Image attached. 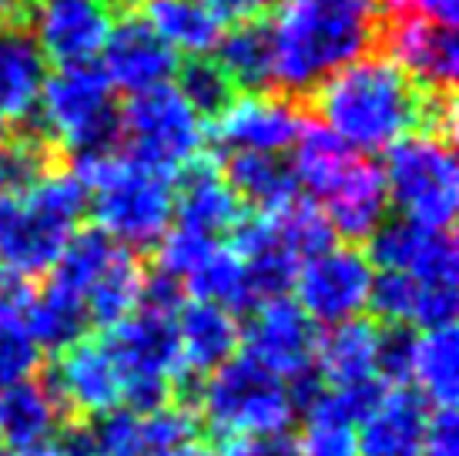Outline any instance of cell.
<instances>
[{
    "mask_svg": "<svg viewBox=\"0 0 459 456\" xmlns=\"http://www.w3.org/2000/svg\"><path fill=\"white\" fill-rule=\"evenodd\" d=\"M71 419L54 403L48 386L38 380L0 386V446H11L13 453L51 443L61 426Z\"/></svg>",
    "mask_w": 459,
    "mask_h": 456,
    "instance_id": "ffe728a7",
    "label": "cell"
},
{
    "mask_svg": "<svg viewBox=\"0 0 459 456\" xmlns=\"http://www.w3.org/2000/svg\"><path fill=\"white\" fill-rule=\"evenodd\" d=\"M202 7L218 24H245V21H258L268 0H202Z\"/></svg>",
    "mask_w": 459,
    "mask_h": 456,
    "instance_id": "b9f144b4",
    "label": "cell"
},
{
    "mask_svg": "<svg viewBox=\"0 0 459 456\" xmlns=\"http://www.w3.org/2000/svg\"><path fill=\"white\" fill-rule=\"evenodd\" d=\"M225 181L235 198L255 215H275L299 198L292 165L281 162L279 154H229Z\"/></svg>",
    "mask_w": 459,
    "mask_h": 456,
    "instance_id": "603a6c76",
    "label": "cell"
},
{
    "mask_svg": "<svg viewBox=\"0 0 459 456\" xmlns=\"http://www.w3.org/2000/svg\"><path fill=\"white\" fill-rule=\"evenodd\" d=\"M181 285H185V292H192V299H198V303L218 305L229 312H252L255 309V295H252L242 259L221 245H215L204 255Z\"/></svg>",
    "mask_w": 459,
    "mask_h": 456,
    "instance_id": "f546056e",
    "label": "cell"
},
{
    "mask_svg": "<svg viewBox=\"0 0 459 456\" xmlns=\"http://www.w3.org/2000/svg\"><path fill=\"white\" fill-rule=\"evenodd\" d=\"M13 208H17V202L0 198V241H4V235H7V225H11V218H13Z\"/></svg>",
    "mask_w": 459,
    "mask_h": 456,
    "instance_id": "f6af8a7d",
    "label": "cell"
},
{
    "mask_svg": "<svg viewBox=\"0 0 459 456\" xmlns=\"http://www.w3.org/2000/svg\"><path fill=\"white\" fill-rule=\"evenodd\" d=\"M416 332L412 326H383L376 336V380L385 386H406L412 380V359H416Z\"/></svg>",
    "mask_w": 459,
    "mask_h": 456,
    "instance_id": "8d00e7d4",
    "label": "cell"
},
{
    "mask_svg": "<svg viewBox=\"0 0 459 456\" xmlns=\"http://www.w3.org/2000/svg\"><path fill=\"white\" fill-rule=\"evenodd\" d=\"M215 249V241L198 235V232H188V228H168L161 241H158V272H165L171 279L185 282L192 276V268L202 262L204 255Z\"/></svg>",
    "mask_w": 459,
    "mask_h": 456,
    "instance_id": "74e56055",
    "label": "cell"
},
{
    "mask_svg": "<svg viewBox=\"0 0 459 456\" xmlns=\"http://www.w3.org/2000/svg\"><path fill=\"white\" fill-rule=\"evenodd\" d=\"M215 48V64L229 75L235 88L258 94L272 84V34H268V24H262V21L235 24L225 38H218Z\"/></svg>",
    "mask_w": 459,
    "mask_h": 456,
    "instance_id": "f1b7e54d",
    "label": "cell"
},
{
    "mask_svg": "<svg viewBox=\"0 0 459 456\" xmlns=\"http://www.w3.org/2000/svg\"><path fill=\"white\" fill-rule=\"evenodd\" d=\"M144 266L138 262V255L121 249L117 259L108 266L101 279L94 282V289L88 292L84 299V309H88V319L98 322L104 329L117 326L121 319H128L131 312H138L141 305V289H144Z\"/></svg>",
    "mask_w": 459,
    "mask_h": 456,
    "instance_id": "1f68e13d",
    "label": "cell"
},
{
    "mask_svg": "<svg viewBox=\"0 0 459 456\" xmlns=\"http://www.w3.org/2000/svg\"><path fill=\"white\" fill-rule=\"evenodd\" d=\"M44 386L67 419H98L121 403V373L108 353V346L94 339H81L57 355Z\"/></svg>",
    "mask_w": 459,
    "mask_h": 456,
    "instance_id": "7c38bea8",
    "label": "cell"
},
{
    "mask_svg": "<svg viewBox=\"0 0 459 456\" xmlns=\"http://www.w3.org/2000/svg\"><path fill=\"white\" fill-rule=\"evenodd\" d=\"M175 212H178L181 228L198 232L212 241L231 232L245 215L242 202L229 189L225 175L218 171L212 158H202V154L192 165L181 168V185L175 189Z\"/></svg>",
    "mask_w": 459,
    "mask_h": 456,
    "instance_id": "ac0fdd59",
    "label": "cell"
},
{
    "mask_svg": "<svg viewBox=\"0 0 459 456\" xmlns=\"http://www.w3.org/2000/svg\"><path fill=\"white\" fill-rule=\"evenodd\" d=\"M175 91L198 118H212V121L235 101V84L212 57H188L181 64Z\"/></svg>",
    "mask_w": 459,
    "mask_h": 456,
    "instance_id": "e575fe53",
    "label": "cell"
},
{
    "mask_svg": "<svg viewBox=\"0 0 459 456\" xmlns=\"http://www.w3.org/2000/svg\"><path fill=\"white\" fill-rule=\"evenodd\" d=\"M27 24H34L30 38L48 61L74 67L101 54L115 17L101 0H44L27 13Z\"/></svg>",
    "mask_w": 459,
    "mask_h": 456,
    "instance_id": "4fadbf2b",
    "label": "cell"
},
{
    "mask_svg": "<svg viewBox=\"0 0 459 456\" xmlns=\"http://www.w3.org/2000/svg\"><path fill=\"white\" fill-rule=\"evenodd\" d=\"M24 322L30 336H34V342H38V349H51L57 355L84 339V332L91 326L84 303L67 295V292L54 289V285L30 289Z\"/></svg>",
    "mask_w": 459,
    "mask_h": 456,
    "instance_id": "d4e9b609",
    "label": "cell"
},
{
    "mask_svg": "<svg viewBox=\"0 0 459 456\" xmlns=\"http://www.w3.org/2000/svg\"><path fill=\"white\" fill-rule=\"evenodd\" d=\"M71 175L88 189L98 228L121 249H152L161 241L175 218L171 175L134 162L131 154L74 158Z\"/></svg>",
    "mask_w": 459,
    "mask_h": 456,
    "instance_id": "7a4b0ae2",
    "label": "cell"
},
{
    "mask_svg": "<svg viewBox=\"0 0 459 456\" xmlns=\"http://www.w3.org/2000/svg\"><path fill=\"white\" fill-rule=\"evenodd\" d=\"M299 456H359L356 433L339 423L308 419L306 433L299 440Z\"/></svg>",
    "mask_w": 459,
    "mask_h": 456,
    "instance_id": "f35d334b",
    "label": "cell"
},
{
    "mask_svg": "<svg viewBox=\"0 0 459 456\" xmlns=\"http://www.w3.org/2000/svg\"><path fill=\"white\" fill-rule=\"evenodd\" d=\"M376 336H379V326H372L366 319L329 326V332L316 342V359H312L316 376L329 390L376 380Z\"/></svg>",
    "mask_w": 459,
    "mask_h": 456,
    "instance_id": "44dd1931",
    "label": "cell"
},
{
    "mask_svg": "<svg viewBox=\"0 0 459 456\" xmlns=\"http://www.w3.org/2000/svg\"><path fill=\"white\" fill-rule=\"evenodd\" d=\"M11 456H61V450L51 443H44V446H34V450H21V453H11Z\"/></svg>",
    "mask_w": 459,
    "mask_h": 456,
    "instance_id": "bcb514c9",
    "label": "cell"
},
{
    "mask_svg": "<svg viewBox=\"0 0 459 456\" xmlns=\"http://www.w3.org/2000/svg\"><path fill=\"white\" fill-rule=\"evenodd\" d=\"M422 456H459L456 409H433L422 433Z\"/></svg>",
    "mask_w": 459,
    "mask_h": 456,
    "instance_id": "ab89813d",
    "label": "cell"
},
{
    "mask_svg": "<svg viewBox=\"0 0 459 456\" xmlns=\"http://www.w3.org/2000/svg\"><path fill=\"white\" fill-rule=\"evenodd\" d=\"M322 205L335 239L366 241L385 222V208H389L383 168L369 158H356L339 178V185L322 198Z\"/></svg>",
    "mask_w": 459,
    "mask_h": 456,
    "instance_id": "e0dca14e",
    "label": "cell"
},
{
    "mask_svg": "<svg viewBox=\"0 0 459 456\" xmlns=\"http://www.w3.org/2000/svg\"><path fill=\"white\" fill-rule=\"evenodd\" d=\"M0 456H4V446H0Z\"/></svg>",
    "mask_w": 459,
    "mask_h": 456,
    "instance_id": "681fc988",
    "label": "cell"
},
{
    "mask_svg": "<svg viewBox=\"0 0 459 456\" xmlns=\"http://www.w3.org/2000/svg\"><path fill=\"white\" fill-rule=\"evenodd\" d=\"M44 54L24 27L0 31V118L24 121L34 114L44 88Z\"/></svg>",
    "mask_w": 459,
    "mask_h": 456,
    "instance_id": "7402d4cb",
    "label": "cell"
},
{
    "mask_svg": "<svg viewBox=\"0 0 459 456\" xmlns=\"http://www.w3.org/2000/svg\"><path fill=\"white\" fill-rule=\"evenodd\" d=\"M366 241V259L376 262L379 272H403L422 289H459V252L453 232L393 218L383 222Z\"/></svg>",
    "mask_w": 459,
    "mask_h": 456,
    "instance_id": "9c48e42d",
    "label": "cell"
},
{
    "mask_svg": "<svg viewBox=\"0 0 459 456\" xmlns=\"http://www.w3.org/2000/svg\"><path fill=\"white\" fill-rule=\"evenodd\" d=\"M385 191L403 218L449 232L459 205V168L453 145L406 135L385 152Z\"/></svg>",
    "mask_w": 459,
    "mask_h": 456,
    "instance_id": "8992f818",
    "label": "cell"
},
{
    "mask_svg": "<svg viewBox=\"0 0 459 456\" xmlns=\"http://www.w3.org/2000/svg\"><path fill=\"white\" fill-rule=\"evenodd\" d=\"M101 54V71L111 81V88L131 91V94L161 88V84H168V77L178 71L175 51L154 34L152 24L144 21V13L138 11H125L111 24Z\"/></svg>",
    "mask_w": 459,
    "mask_h": 456,
    "instance_id": "9a60e30c",
    "label": "cell"
},
{
    "mask_svg": "<svg viewBox=\"0 0 459 456\" xmlns=\"http://www.w3.org/2000/svg\"><path fill=\"white\" fill-rule=\"evenodd\" d=\"M148 456H218V450L208 440L202 436H192V440H185V443H175L168 446V450H154Z\"/></svg>",
    "mask_w": 459,
    "mask_h": 456,
    "instance_id": "7bdbcfd3",
    "label": "cell"
},
{
    "mask_svg": "<svg viewBox=\"0 0 459 456\" xmlns=\"http://www.w3.org/2000/svg\"><path fill=\"white\" fill-rule=\"evenodd\" d=\"M218 456H299V440L289 433L238 436V440H225V450Z\"/></svg>",
    "mask_w": 459,
    "mask_h": 456,
    "instance_id": "60d3db41",
    "label": "cell"
},
{
    "mask_svg": "<svg viewBox=\"0 0 459 456\" xmlns=\"http://www.w3.org/2000/svg\"><path fill=\"white\" fill-rule=\"evenodd\" d=\"M412 380L420 382L422 399H433L436 409H453L459 399V339L453 326L426 329L416 339Z\"/></svg>",
    "mask_w": 459,
    "mask_h": 456,
    "instance_id": "4dcf8cb0",
    "label": "cell"
},
{
    "mask_svg": "<svg viewBox=\"0 0 459 456\" xmlns=\"http://www.w3.org/2000/svg\"><path fill=\"white\" fill-rule=\"evenodd\" d=\"M195 406L202 409L208 430L221 440L285 433L295 417L289 386L248 355H235L212 376H204L198 382Z\"/></svg>",
    "mask_w": 459,
    "mask_h": 456,
    "instance_id": "5b68a950",
    "label": "cell"
},
{
    "mask_svg": "<svg viewBox=\"0 0 459 456\" xmlns=\"http://www.w3.org/2000/svg\"><path fill=\"white\" fill-rule=\"evenodd\" d=\"M51 171H57V148L34 127L17 131L0 145V198L21 202Z\"/></svg>",
    "mask_w": 459,
    "mask_h": 456,
    "instance_id": "d6a6232c",
    "label": "cell"
},
{
    "mask_svg": "<svg viewBox=\"0 0 459 456\" xmlns=\"http://www.w3.org/2000/svg\"><path fill=\"white\" fill-rule=\"evenodd\" d=\"M292 292L295 305L312 322L339 326V322L359 319V312L369 305L372 292L369 259L349 245H332L299 266Z\"/></svg>",
    "mask_w": 459,
    "mask_h": 456,
    "instance_id": "ba28073f",
    "label": "cell"
},
{
    "mask_svg": "<svg viewBox=\"0 0 459 456\" xmlns=\"http://www.w3.org/2000/svg\"><path fill=\"white\" fill-rule=\"evenodd\" d=\"M30 4L27 0H0V31L4 27H24Z\"/></svg>",
    "mask_w": 459,
    "mask_h": 456,
    "instance_id": "ee69618b",
    "label": "cell"
},
{
    "mask_svg": "<svg viewBox=\"0 0 459 456\" xmlns=\"http://www.w3.org/2000/svg\"><path fill=\"white\" fill-rule=\"evenodd\" d=\"M144 21L171 51L204 57L221 38V24L202 7V0H148Z\"/></svg>",
    "mask_w": 459,
    "mask_h": 456,
    "instance_id": "83f0119b",
    "label": "cell"
},
{
    "mask_svg": "<svg viewBox=\"0 0 459 456\" xmlns=\"http://www.w3.org/2000/svg\"><path fill=\"white\" fill-rule=\"evenodd\" d=\"M88 212V189L71 171H51L13 208L0 241V268L21 282L51 272L67 239Z\"/></svg>",
    "mask_w": 459,
    "mask_h": 456,
    "instance_id": "277c9868",
    "label": "cell"
},
{
    "mask_svg": "<svg viewBox=\"0 0 459 456\" xmlns=\"http://www.w3.org/2000/svg\"><path fill=\"white\" fill-rule=\"evenodd\" d=\"M117 252H121V245H115L101 228H77L74 235L67 239L65 249H61L57 262L51 266L48 285L84 303L88 292L94 289V282L101 279L108 266L117 259Z\"/></svg>",
    "mask_w": 459,
    "mask_h": 456,
    "instance_id": "4316f807",
    "label": "cell"
},
{
    "mask_svg": "<svg viewBox=\"0 0 459 456\" xmlns=\"http://www.w3.org/2000/svg\"><path fill=\"white\" fill-rule=\"evenodd\" d=\"M306 127V114L285 94H245L215 118L212 138L229 154L292 152Z\"/></svg>",
    "mask_w": 459,
    "mask_h": 456,
    "instance_id": "8fae6325",
    "label": "cell"
},
{
    "mask_svg": "<svg viewBox=\"0 0 459 456\" xmlns=\"http://www.w3.org/2000/svg\"><path fill=\"white\" fill-rule=\"evenodd\" d=\"M11 135H13V131H11V125H7V118H0V145L11 138Z\"/></svg>",
    "mask_w": 459,
    "mask_h": 456,
    "instance_id": "7dc6e473",
    "label": "cell"
},
{
    "mask_svg": "<svg viewBox=\"0 0 459 456\" xmlns=\"http://www.w3.org/2000/svg\"><path fill=\"white\" fill-rule=\"evenodd\" d=\"M356 162V152L345 148L342 141L332 135L329 127H322L319 121H306L299 141L292 145V175L295 185L306 189L316 198H325L339 178L349 171V165Z\"/></svg>",
    "mask_w": 459,
    "mask_h": 456,
    "instance_id": "cb8c5ba5",
    "label": "cell"
},
{
    "mask_svg": "<svg viewBox=\"0 0 459 456\" xmlns=\"http://www.w3.org/2000/svg\"><path fill=\"white\" fill-rule=\"evenodd\" d=\"M121 4H134V0H121Z\"/></svg>",
    "mask_w": 459,
    "mask_h": 456,
    "instance_id": "c3c4849f",
    "label": "cell"
},
{
    "mask_svg": "<svg viewBox=\"0 0 459 456\" xmlns=\"http://www.w3.org/2000/svg\"><path fill=\"white\" fill-rule=\"evenodd\" d=\"M175 332H178V355H181V376L202 382L212 376L218 366L235 359L242 346V326L235 312L218 309V305L185 299V305L175 316Z\"/></svg>",
    "mask_w": 459,
    "mask_h": 456,
    "instance_id": "2e32d148",
    "label": "cell"
},
{
    "mask_svg": "<svg viewBox=\"0 0 459 456\" xmlns=\"http://www.w3.org/2000/svg\"><path fill=\"white\" fill-rule=\"evenodd\" d=\"M275 225L279 235L285 241V249L306 262L312 255H322L325 249L335 245V232H332L329 218L322 212V205H316L312 198H295L281 212H275Z\"/></svg>",
    "mask_w": 459,
    "mask_h": 456,
    "instance_id": "836d02e7",
    "label": "cell"
},
{
    "mask_svg": "<svg viewBox=\"0 0 459 456\" xmlns=\"http://www.w3.org/2000/svg\"><path fill=\"white\" fill-rule=\"evenodd\" d=\"M202 118L168 84L131 94L121 111V152L154 171L175 175L202 154Z\"/></svg>",
    "mask_w": 459,
    "mask_h": 456,
    "instance_id": "52a82bcc",
    "label": "cell"
},
{
    "mask_svg": "<svg viewBox=\"0 0 459 456\" xmlns=\"http://www.w3.org/2000/svg\"><path fill=\"white\" fill-rule=\"evenodd\" d=\"M27 299L30 285L21 279L0 292V386L34 380L40 369V349L24 322Z\"/></svg>",
    "mask_w": 459,
    "mask_h": 456,
    "instance_id": "484cf974",
    "label": "cell"
},
{
    "mask_svg": "<svg viewBox=\"0 0 459 456\" xmlns=\"http://www.w3.org/2000/svg\"><path fill=\"white\" fill-rule=\"evenodd\" d=\"M379 44L422 91H453L459 75V40L453 27L420 17H385Z\"/></svg>",
    "mask_w": 459,
    "mask_h": 456,
    "instance_id": "5bb4252c",
    "label": "cell"
},
{
    "mask_svg": "<svg viewBox=\"0 0 459 456\" xmlns=\"http://www.w3.org/2000/svg\"><path fill=\"white\" fill-rule=\"evenodd\" d=\"M322 127L362 154L389 152L416 127L420 84L389 57H359L308 94Z\"/></svg>",
    "mask_w": 459,
    "mask_h": 456,
    "instance_id": "6da1fadb",
    "label": "cell"
},
{
    "mask_svg": "<svg viewBox=\"0 0 459 456\" xmlns=\"http://www.w3.org/2000/svg\"><path fill=\"white\" fill-rule=\"evenodd\" d=\"M369 305L385 326H412L416 305H420V285L403 272H379L372 276Z\"/></svg>",
    "mask_w": 459,
    "mask_h": 456,
    "instance_id": "d590c367",
    "label": "cell"
},
{
    "mask_svg": "<svg viewBox=\"0 0 459 456\" xmlns=\"http://www.w3.org/2000/svg\"><path fill=\"white\" fill-rule=\"evenodd\" d=\"M34 131L54 148H67L71 162L121 152V111L115 108V88L101 67L74 64L44 77L34 108Z\"/></svg>",
    "mask_w": 459,
    "mask_h": 456,
    "instance_id": "3957f363",
    "label": "cell"
},
{
    "mask_svg": "<svg viewBox=\"0 0 459 456\" xmlns=\"http://www.w3.org/2000/svg\"><path fill=\"white\" fill-rule=\"evenodd\" d=\"M426 399L406 386L385 390L383 403L359 423V456H422L426 433Z\"/></svg>",
    "mask_w": 459,
    "mask_h": 456,
    "instance_id": "d6986e66",
    "label": "cell"
},
{
    "mask_svg": "<svg viewBox=\"0 0 459 456\" xmlns=\"http://www.w3.org/2000/svg\"><path fill=\"white\" fill-rule=\"evenodd\" d=\"M319 329L292 299H265L248 312L242 329L245 355L258 366L279 376L281 382L295 380L312 369Z\"/></svg>",
    "mask_w": 459,
    "mask_h": 456,
    "instance_id": "30bf717a",
    "label": "cell"
}]
</instances>
